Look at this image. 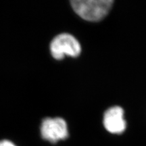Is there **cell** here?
<instances>
[{"instance_id": "6da1fadb", "label": "cell", "mask_w": 146, "mask_h": 146, "mask_svg": "<svg viewBox=\"0 0 146 146\" xmlns=\"http://www.w3.org/2000/svg\"><path fill=\"white\" fill-rule=\"evenodd\" d=\"M71 6L75 13L85 21L99 22L109 13L112 0H73Z\"/></svg>"}, {"instance_id": "7a4b0ae2", "label": "cell", "mask_w": 146, "mask_h": 146, "mask_svg": "<svg viewBox=\"0 0 146 146\" xmlns=\"http://www.w3.org/2000/svg\"><path fill=\"white\" fill-rule=\"evenodd\" d=\"M52 57L61 60L66 56L76 58L81 53V46L77 39L69 33H62L53 39L50 43Z\"/></svg>"}, {"instance_id": "3957f363", "label": "cell", "mask_w": 146, "mask_h": 146, "mask_svg": "<svg viewBox=\"0 0 146 146\" xmlns=\"http://www.w3.org/2000/svg\"><path fill=\"white\" fill-rule=\"evenodd\" d=\"M41 135L43 139L56 143L68 137L66 122L62 118H46L41 125Z\"/></svg>"}, {"instance_id": "277c9868", "label": "cell", "mask_w": 146, "mask_h": 146, "mask_svg": "<svg viewBox=\"0 0 146 146\" xmlns=\"http://www.w3.org/2000/svg\"><path fill=\"white\" fill-rule=\"evenodd\" d=\"M123 109L120 106L110 108L104 114L103 124L107 131L112 134L120 135L125 132L127 127Z\"/></svg>"}, {"instance_id": "5b68a950", "label": "cell", "mask_w": 146, "mask_h": 146, "mask_svg": "<svg viewBox=\"0 0 146 146\" xmlns=\"http://www.w3.org/2000/svg\"><path fill=\"white\" fill-rule=\"evenodd\" d=\"M0 146H16L15 144L9 140H1L0 141Z\"/></svg>"}]
</instances>
